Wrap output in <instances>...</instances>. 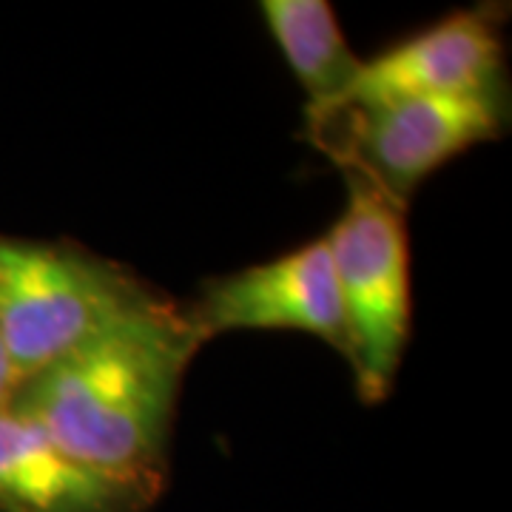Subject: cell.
I'll return each instance as SVG.
<instances>
[{"label":"cell","mask_w":512,"mask_h":512,"mask_svg":"<svg viewBox=\"0 0 512 512\" xmlns=\"http://www.w3.org/2000/svg\"><path fill=\"white\" fill-rule=\"evenodd\" d=\"M200 348L185 308L171 302L20 379L9 407L74 461L165 490L174 407Z\"/></svg>","instance_id":"1"},{"label":"cell","mask_w":512,"mask_h":512,"mask_svg":"<svg viewBox=\"0 0 512 512\" xmlns=\"http://www.w3.org/2000/svg\"><path fill=\"white\" fill-rule=\"evenodd\" d=\"M171 305L126 265L72 239L0 234V342L20 379Z\"/></svg>","instance_id":"2"},{"label":"cell","mask_w":512,"mask_h":512,"mask_svg":"<svg viewBox=\"0 0 512 512\" xmlns=\"http://www.w3.org/2000/svg\"><path fill=\"white\" fill-rule=\"evenodd\" d=\"M345 185L348 205L325 242L348 325V365L362 402L376 404L390 396L410 339L407 208L353 174Z\"/></svg>","instance_id":"3"},{"label":"cell","mask_w":512,"mask_h":512,"mask_svg":"<svg viewBox=\"0 0 512 512\" xmlns=\"http://www.w3.org/2000/svg\"><path fill=\"white\" fill-rule=\"evenodd\" d=\"M501 97H407L308 111L311 140L353 174L407 208L436 168L504 131Z\"/></svg>","instance_id":"4"},{"label":"cell","mask_w":512,"mask_h":512,"mask_svg":"<svg viewBox=\"0 0 512 512\" xmlns=\"http://www.w3.org/2000/svg\"><path fill=\"white\" fill-rule=\"evenodd\" d=\"M185 313L202 342L228 330H296L328 342L345 362L350 356L348 325L325 237L271 262L208 279L200 299Z\"/></svg>","instance_id":"5"},{"label":"cell","mask_w":512,"mask_h":512,"mask_svg":"<svg viewBox=\"0 0 512 512\" xmlns=\"http://www.w3.org/2000/svg\"><path fill=\"white\" fill-rule=\"evenodd\" d=\"M504 49L493 18L481 9L458 12L419 35L365 60L339 103L407 97H501ZM336 103V106H339Z\"/></svg>","instance_id":"6"},{"label":"cell","mask_w":512,"mask_h":512,"mask_svg":"<svg viewBox=\"0 0 512 512\" xmlns=\"http://www.w3.org/2000/svg\"><path fill=\"white\" fill-rule=\"evenodd\" d=\"M160 495L74 461L29 416L0 410V512H148Z\"/></svg>","instance_id":"7"},{"label":"cell","mask_w":512,"mask_h":512,"mask_svg":"<svg viewBox=\"0 0 512 512\" xmlns=\"http://www.w3.org/2000/svg\"><path fill=\"white\" fill-rule=\"evenodd\" d=\"M262 18L285 63L308 92V111L345 100L365 60L353 55L325 0H265Z\"/></svg>","instance_id":"8"},{"label":"cell","mask_w":512,"mask_h":512,"mask_svg":"<svg viewBox=\"0 0 512 512\" xmlns=\"http://www.w3.org/2000/svg\"><path fill=\"white\" fill-rule=\"evenodd\" d=\"M15 387H18V373H15V367L9 362V353L0 342V410L9 407L12 396H15Z\"/></svg>","instance_id":"9"}]
</instances>
